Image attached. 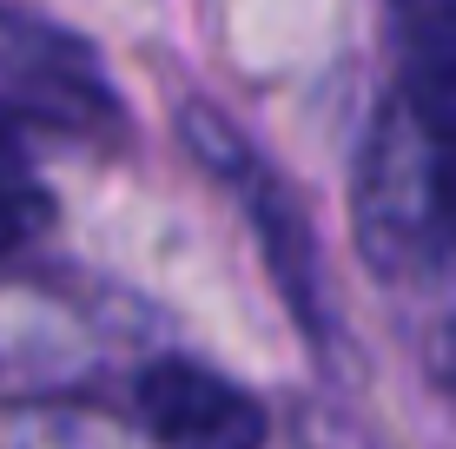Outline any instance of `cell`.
<instances>
[{
  "mask_svg": "<svg viewBox=\"0 0 456 449\" xmlns=\"http://www.w3.org/2000/svg\"><path fill=\"white\" fill-rule=\"evenodd\" d=\"M179 132H185V146L199 152V165L239 192V212H245V225H251V238H258L272 277H278V291L291 298L297 324H305L311 337H324V311H318V231H311L305 198H297L291 185L251 152V139H239L212 106H199V100L179 106Z\"/></svg>",
  "mask_w": 456,
  "mask_h": 449,
  "instance_id": "cell-1",
  "label": "cell"
},
{
  "mask_svg": "<svg viewBox=\"0 0 456 449\" xmlns=\"http://www.w3.org/2000/svg\"><path fill=\"white\" fill-rule=\"evenodd\" d=\"M0 106L13 119L27 113V119H60V126L119 119L93 46L13 7H0Z\"/></svg>",
  "mask_w": 456,
  "mask_h": 449,
  "instance_id": "cell-2",
  "label": "cell"
},
{
  "mask_svg": "<svg viewBox=\"0 0 456 449\" xmlns=\"http://www.w3.org/2000/svg\"><path fill=\"white\" fill-rule=\"evenodd\" d=\"M133 416L159 449H265L272 437V416L258 397L192 357H159L139 370Z\"/></svg>",
  "mask_w": 456,
  "mask_h": 449,
  "instance_id": "cell-3",
  "label": "cell"
},
{
  "mask_svg": "<svg viewBox=\"0 0 456 449\" xmlns=\"http://www.w3.org/2000/svg\"><path fill=\"white\" fill-rule=\"evenodd\" d=\"M403 60H397V100L403 119L456 159V0H403Z\"/></svg>",
  "mask_w": 456,
  "mask_h": 449,
  "instance_id": "cell-4",
  "label": "cell"
},
{
  "mask_svg": "<svg viewBox=\"0 0 456 449\" xmlns=\"http://www.w3.org/2000/svg\"><path fill=\"white\" fill-rule=\"evenodd\" d=\"M46 225H53V198H46L40 172L27 165L20 119L0 106V258L20 252V245H34Z\"/></svg>",
  "mask_w": 456,
  "mask_h": 449,
  "instance_id": "cell-5",
  "label": "cell"
},
{
  "mask_svg": "<svg viewBox=\"0 0 456 449\" xmlns=\"http://www.w3.org/2000/svg\"><path fill=\"white\" fill-rule=\"evenodd\" d=\"M291 449H370V443L357 437L344 416L318 410V404H305V410L291 416Z\"/></svg>",
  "mask_w": 456,
  "mask_h": 449,
  "instance_id": "cell-6",
  "label": "cell"
}]
</instances>
